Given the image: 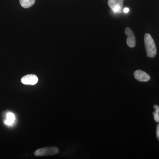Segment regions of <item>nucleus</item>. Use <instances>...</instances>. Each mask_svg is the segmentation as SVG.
<instances>
[{"instance_id":"nucleus-10","label":"nucleus","mask_w":159,"mask_h":159,"mask_svg":"<svg viewBox=\"0 0 159 159\" xmlns=\"http://www.w3.org/2000/svg\"><path fill=\"white\" fill-rule=\"evenodd\" d=\"M156 136L157 139H158V141H159V123L157 126Z\"/></svg>"},{"instance_id":"nucleus-5","label":"nucleus","mask_w":159,"mask_h":159,"mask_svg":"<svg viewBox=\"0 0 159 159\" xmlns=\"http://www.w3.org/2000/svg\"><path fill=\"white\" fill-rule=\"evenodd\" d=\"M21 81L23 84L27 85H34L38 81V78L34 74H28L24 76L21 79Z\"/></svg>"},{"instance_id":"nucleus-7","label":"nucleus","mask_w":159,"mask_h":159,"mask_svg":"<svg viewBox=\"0 0 159 159\" xmlns=\"http://www.w3.org/2000/svg\"><path fill=\"white\" fill-rule=\"evenodd\" d=\"M35 0H20V3L23 8L28 9L33 6Z\"/></svg>"},{"instance_id":"nucleus-3","label":"nucleus","mask_w":159,"mask_h":159,"mask_svg":"<svg viewBox=\"0 0 159 159\" xmlns=\"http://www.w3.org/2000/svg\"><path fill=\"white\" fill-rule=\"evenodd\" d=\"M125 34L127 35L126 43L130 48H134L136 45V38L133 31L129 28H126L125 31Z\"/></svg>"},{"instance_id":"nucleus-2","label":"nucleus","mask_w":159,"mask_h":159,"mask_svg":"<svg viewBox=\"0 0 159 159\" xmlns=\"http://www.w3.org/2000/svg\"><path fill=\"white\" fill-rule=\"evenodd\" d=\"M59 152V149L56 147H48L39 148L34 152V156L36 157L48 156L54 155Z\"/></svg>"},{"instance_id":"nucleus-8","label":"nucleus","mask_w":159,"mask_h":159,"mask_svg":"<svg viewBox=\"0 0 159 159\" xmlns=\"http://www.w3.org/2000/svg\"><path fill=\"white\" fill-rule=\"evenodd\" d=\"M15 116L14 114L11 112L8 113L7 114V119L5 121V124L7 125H11L14 122Z\"/></svg>"},{"instance_id":"nucleus-6","label":"nucleus","mask_w":159,"mask_h":159,"mask_svg":"<svg viewBox=\"0 0 159 159\" xmlns=\"http://www.w3.org/2000/svg\"><path fill=\"white\" fill-rule=\"evenodd\" d=\"M134 77L137 80L141 82H147L150 79V76L146 72L141 70H137L135 71Z\"/></svg>"},{"instance_id":"nucleus-1","label":"nucleus","mask_w":159,"mask_h":159,"mask_svg":"<svg viewBox=\"0 0 159 159\" xmlns=\"http://www.w3.org/2000/svg\"><path fill=\"white\" fill-rule=\"evenodd\" d=\"M144 42L147 57L153 58L156 55L157 49L154 41L150 34L146 33L145 34Z\"/></svg>"},{"instance_id":"nucleus-11","label":"nucleus","mask_w":159,"mask_h":159,"mask_svg":"<svg viewBox=\"0 0 159 159\" xmlns=\"http://www.w3.org/2000/svg\"><path fill=\"white\" fill-rule=\"evenodd\" d=\"M123 11L125 13H127V12H129V9H128V8H125V9L123 10Z\"/></svg>"},{"instance_id":"nucleus-9","label":"nucleus","mask_w":159,"mask_h":159,"mask_svg":"<svg viewBox=\"0 0 159 159\" xmlns=\"http://www.w3.org/2000/svg\"><path fill=\"white\" fill-rule=\"evenodd\" d=\"M155 109V112L152 113L154 116V119L157 122H159V106L157 105H155L153 106Z\"/></svg>"},{"instance_id":"nucleus-4","label":"nucleus","mask_w":159,"mask_h":159,"mask_svg":"<svg viewBox=\"0 0 159 159\" xmlns=\"http://www.w3.org/2000/svg\"><path fill=\"white\" fill-rule=\"evenodd\" d=\"M123 1L124 0H108V6L114 12H120L123 7Z\"/></svg>"}]
</instances>
